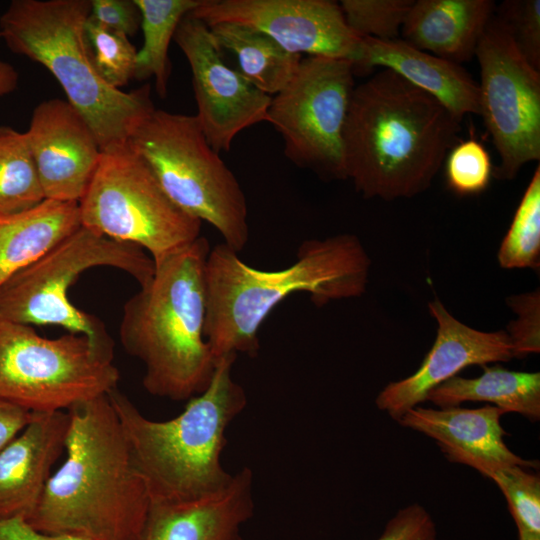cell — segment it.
Instances as JSON below:
<instances>
[{"instance_id": "obj_26", "label": "cell", "mask_w": 540, "mask_h": 540, "mask_svg": "<svg viewBox=\"0 0 540 540\" xmlns=\"http://www.w3.org/2000/svg\"><path fill=\"white\" fill-rule=\"evenodd\" d=\"M45 200L25 133L0 127V214L30 209Z\"/></svg>"}, {"instance_id": "obj_12", "label": "cell", "mask_w": 540, "mask_h": 540, "mask_svg": "<svg viewBox=\"0 0 540 540\" xmlns=\"http://www.w3.org/2000/svg\"><path fill=\"white\" fill-rule=\"evenodd\" d=\"M475 57L479 115L500 158L493 176L512 180L526 163L540 158V71L521 56L494 15Z\"/></svg>"}, {"instance_id": "obj_4", "label": "cell", "mask_w": 540, "mask_h": 540, "mask_svg": "<svg viewBox=\"0 0 540 540\" xmlns=\"http://www.w3.org/2000/svg\"><path fill=\"white\" fill-rule=\"evenodd\" d=\"M210 249L200 236L154 260L152 278L124 304L120 342L143 363L142 384L151 395L189 400L212 378L217 361L204 336Z\"/></svg>"}, {"instance_id": "obj_24", "label": "cell", "mask_w": 540, "mask_h": 540, "mask_svg": "<svg viewBox=\"0 0 540 540\" xmlns=\"http://www.w3.org/2000/svg\"><path fill=\"white\" fill-rule=\"evenodd\" d=\"M208 27L218 46L235 56L241 76L269 96L289 83L302 59L256 29L234 23Z\"/></svg>"}, {"instance_id": "obj_18", "label": "cell", "mask_w": 540, "mask_h": 540, "mask_svg": "<svg viewBox=\"0 0 540 540\" xmlns=\"http://www.w3.org/2000/svg\"><path fill=\"white\" fill-rule=\"evenodd\" d=\"M69 422L67 410L33 412L27 426L0 451V520L32 515L65 450Z\"/></svg>"}, {"instance_id": "obj_33", "label": "cell", "mask_w": 540, "mask_h": 540, "mask_svg": "<svg viewBox=\"0 0 540 540\" xmlns=\"http://www.w3.org/2000/svg\"><path fill=\"white\" fill-rule=\"evenodd\" d=\"M507 304L517 314L508 331L513 358H524L540 350V294L539 290L510 296Z\"/></svg>"}, {"instance_id": "obj_29", "label": "cell", "mask_w": 540, "mask_h": 540, "mask_svg": "<svg viewBox=\"0 0 540 540\" xmlns=\"http://www.w3.org/2000/svg\"><path fill=\"white\" fill-rule=\"evenodd\" d=\"M84 35L92 65L105 83L120 89L135 78L137 50L127 37L101 27L89 17Z\"/></svg>"}, {"instance_id": "obj_37", "label": "cell", "mask_w": 540, "mask_h": 540, "mask_svg": "<svg viewBox=\"0 0 540 540\" xmlns=\"http://www.w3.org/2000/svg\"><path fill=\"white\" fill-rule=\"evenodd\" d=\"M0 540H90L83 537L48 534L33 528L25 518L0 520Z\"/></svg>"}, {"instance_id": "obj_23", "label": "cell", "mask_w": 540, "mask_h": 540, "mask_svg": "<svg viewBox=\"0 0 540 540\" xmlns=\"http://www.w3.org/2000/svg\"><path fill=\"white\" fill-rule=\"evenodd\" d=\"M426 400L439 408L488 402L505 413H518L536 422L540 419V373L485 365L480 376H454L431 390Z\"/></svg>"}, {"instance_id": "obj_14", "label": "cell", "mask_w": 540, "mask_h": 540, "mask_svg": "<svg viewBox=\"0 0 540 540\" xmlns=\"http://www.w3.org/2000/svg\"><path fill=\"white\" fill-rule=\"evenodd\" d=\"M207 26L234 23L261 31L294 54L357 62L362 37L329 0H205L190 13Z\"/></svg>"}, {"instance_id": "obj_31", "label": "cell", "mask_w": 540, "mask_h": 540, "mask_svg": "<svg viewBox=\"0 0 540 540\" xmlns=\"http://www.w3.org/2000/svg\"><path fill=\"white\" fill-rule=\"evenodd\" d=\"M445 176L448 187L456 194H479L493 176L491 157L476 139L457 142L445 158Z\"/></svg>"}, {"instance_id": "obj_28", "label": "cell", "mask_w": 540, "mask_h": 540, "mask_svg": "<svg viewBox=\"0 0 540 540\" xmlns=\"http://www.w3.org/2000/svg\"><path fill=\"white\" fill-rule=\"evenodd\" d=\"M519 465H509L488 477L499 487L515 521L519 540H540V477Z\"/></svg>"}, {"instance_id": "obj_2", "label": "cell", "mask_w": 540, "mask_h": 540, "mask_svg": "<svg viewBox=\"0 0 540 540\" xmlns=\"http://www.w3.org/2000/svg\"><path fill=\"white\" fill-rule=\"evenodd\" d=\"M67 412L66 458L26 521L48 534L135 540L150 497L108 393Z\"/></svg>"}, {"instance_id": "obj_10", "label": "cell", "mask_w": 540, "mask_h": 540, "mask_svg": "<svg viewBox=\"0 0 540 540\" xmlns=\"http://www.w3.org/2000/svg\"><path fill=\"white\" fill-rule=\"evenodd\" d=\"M78 207L81 226L139 246L153 261L201 236L202 222L172 202L127 145L101 152Z\"/></svg>"}, {"instance_id": "obj_11", "label": "cell", "mask_w": 540, "mask_h": 540, "mask_svg": "<svg viewBox=\"0 0 540 540\" xmlns=\"http://www.w3.org/2000/svg\"><path fill=\"white\" fill-rule=\"evenodd\" d=\"M354 74L348 60L308 56L271 99L269 123L295 165L324 178L346 179L342 137Z\"/></svg>"}, {"instance_id": "obj_36", "label": "cell", "mask_w": 540, "mask_h": 540, "mask_svg": "<svg viewBox=\"0 0 540 540\" xmlns=\"http://www.w3.org/2000/svg\"><path fill=\"white\" fill-rule=\"evenodd\" d=\"M33 412L0 398V451L30 422Z\"/></svg>"}, {"instance_id": "obj_6", "label": "cell", "mask_w": 540, "mask_h": 540, "mask_svg": "<svg viewBox=\"0 0 540 540\" xmlns=\"http://www.w3.org/2000/svg\"><path fill=\"white\" fill-rule=\"evenodd\" d=\"M90 9L91 0H13L0 17V33L12 52L50 71L101 152H109L125 147L155 107L150 85L123 92L95 71L84 35Z\"/></svg>"}, {"instance_id": "obj_27", "label": "cell", "mask_w": 540, "mask_h": 540, "mask_svg": "<svg viewBox=\"0 0 540 540\" xmlns=\"http://www.w3.org/2000/svg\"><path fill=\"white\" fill-rule=\"evenodd\" d=\"M504 269H539L540 266V166L538 165L515 211L498 250Z\"/></svg>"}, {"instance_id": "obj_3", "label": "cell", "mask_w": 540, "mask_h": 540, "mask_svg": "<svg viewBox=\"0 0 540 540\" xmlns=\"http://www.w3.org/2000/svg\"><path fill=\"white\" fill-rule=\"evenodd\" d=\"M369 267L368 254L351 234L304 241L296 262L280 270L251 267L225 243L217 244L205 264L204 336L213 357H255L260 326L292 294L308 293L317 306L361 296Z\"/></svg>"}, {"instance_id": "obj_21", "label": "cell", "mask_w": 540, "mask_h": 540, "mask_svg": "<svg viewBox=\"0 0 540 540\" xmlns=\"http://www.w3.org/2000/svg\"><path fill=\"white\" fill-rule=\"evenodd\" d=\"M491 0H417L401 29L407 44L453 63L475 56L495 12Z\"/></svg>"}, {"instance_id": "obj_9", "label": "cell", "mask_w": 540, "mask_h": 540, "mask_svg": "<svg viewBox=\"0 0 540 540\" xmlns=\"http://www.w3.org/2000/svg\"><path fill=\"white\" fill-rule=\"evenodd\" d=\"M112 360L84 335L50 339L0 319V398L31 412L68 410L117 388Z\"/></svg>"}, {"instance_id": "obj_30", "label": "cell", "mask_w": 540, "mask_h": 540, "mask_svg": "<svg viewBox=\"0 0 540 540\" xmlns=\"http://www.w3.org/2000/svg\"><path fill=\"white\" fill-rule=\"evenodd\" d=\"M414 0H342L348 26L360 37L399 39Z\"/></svg>"}, {"instance_id": "obj_16", "label": "cell", "mask_w": 540, "mask_h": 540, "mask_svg": "<svg viewBox=\"0 0 540 540\" xmlns=\"http://www.w3.org/2000/svg\"><path fill=\"white\" fill-rule=\"evenodd\" d=\"M25 134L45 199L78 203L101 156L82 115L67 100L48 99L34 108Z\"/></svg>"}, {"instance_id": "obj_1", "label": "cell", "mask_w": 540, "mask_h": 540, "mask_svg": "<svg viewBox=\"0 0 540 540\" xmlns=\"http://www.w3.org/2000/svg\"><path fill=\"white\" fill-rule=\"evenodd\" d=\"M461 122L428 93L381 69L350 97L342 137L346 179L366 198L421 194L457 143Z\"/></svg>"}, {"instance_id": "obj_25", "label": "cell", "mask_w": 540, "mask_h": 540, "mask_svg": "<svg viewBox=\"0 0 540 540\" xmlns=\"http://www.w3.org/2000/svg\"><path fill=\"white\" fill-rule=\"evenodd\" d=\"M141 13L144 41L137 51L135 78L154 77L157 94L167 95L168 48L181 20L205 0H134Z\"/></svg>"}, {"instance_id": "obj_19", "label": "cell", "mask_w": 540, "mask_h": 540, "mask_svg": "<svg viewBox=\"0 0 540 540\" xmlns=\"http://www.w3.org/2000/svg\"><path fill=\"white\" fill-rule=\"evenodd\" d=\"M253 472L243 467L222 490L193 501L150 503L135 540H243L254 515Z\"/></svg>"}, {"instance_id": "obj_38", "label": "cell", "mask_w": 540, "mask_h": 540, "mask_svg": "<svg viewBox=\"0 0 540 540\" xmlns=\"http://www.w3.org/2000/svg\"><path fill=\"white\" fill-rule=\"evenodd\" d=\"M18 84V73L12 65L0 60V97L13 92Z\"/></svg>"}, {"instance_id": "obj_39", "label": "cell", "mask_w": 540, "mask_h": 540, "mask_svg": "<svg viewBox=\"0 0 540 540\" xmlns=\"http://www.w3.org/2000/svg\"><path fill=\"white\" fill-rule=\"evenodd\" d=\"M0 37H1V33H0Z\"/></svg>"}, {"instance_id": "obj_20", "label": "cell", "mask_w": 540, "mask_h": 540, "mask_svg": "<svg viewBox=\"0 0 540 540\" xmlns=\"http://www.w3.org/2000/svg\"><path fill=\"white\" fill-rule=\"evenodd\" d=\"M388 69L428 93L460 120L479 114L478 83L457 63L417 49L402 39L362 38L354 73Z\"/></svg>"}, {"instance_id": "obj_15", "label": "cell", "mask_w": 540, "mask_h": 540, "mask_svg": "<svg viewBox=\"0 0 540 540\" xmlns=\"http://www.w3.org/2000/svg\"><path fill=\"white\" fill-rule=\"evenodd\" d=\"M437 322L433 346L412 375L386 385L375 399L377 408L398 420L426 401L428 393L472 365L507 362L513 358L506 331L484 332L457 320L437 299L429 302Z\"/></svg>"}, {"instance_id": "obj_13", "label": "cell", "mask_w": 540, "mask_h": 540, "mask_svg": "<svg viewBox=\"0 0 540 540\" xmlns=\"http://www.w3.org/2000/svg\"><path fill=\"white\" fill-rule=\"evenodd\" d=\"M173 39L191 68L195 117L217 153L228 152L242 130L260 122L269 123L272 98L224 62L222 49L204 22L187 14Z\"/></svg>"}, {"instance_id": "obj_5", "label": "cell", "mask_w": 540, "mask_h": 540, "mask_svg": "<svg viewBox=\"0 0 540 540\" xmlns=\"http://www.w3.org/2000/svg\"><path fill=\"white\" fill-rule=\"evenodd\" d=\"M236 358H219L205 390L169 420L145 417L117 388L108 393L150 503L193 501L230 483L233 474L222 464L226 430L247 405L244 388L232 376Z\"/></svg>"}, {"instance_id": "obj_35", "label": "cell", "mask_w": 540, "mask_h": 540, "mask_svg": "<svg viewBox=\"0 0 540 540\" xmlns=\"http://www.w3.org/2000/svg\"><path fill=\"white\" fill-rule=\"evenodd\" d=\"M89 19L127 38L141 27V13L134 0H91Z\"/></svg>"}, {"instance_id": "obj_34", "label": "cell", "mask_w": 540, "mask_h": 540, "mask_svg": "<svg viewBox=\"0 0 540 540\" xmlns=\"http://www.w3.org/2000/svg\"><path fill=\"white\" fill-rule=\"evenodd\" d=\"M436 524L419 503H412L396 512L377 540H436Z\"/></svg>"}, {"instance_id": "obj_17", "label": "cell", "mask_w": 540, "mask_h": 540, "mask_svg": "<svg viewBox=\"0 0 540 540\" xmlns=\"http://www.w3.org/2000/svg\"><path fill=\"white\" fill-rule=\"evenodd\" d=\"M504 414L490 405L475 409L416 406L397 422L433 439L450 462L469 466L487 478L509 465L535 469L537 461L516 455L505 443L506 432L500 423Z\"/></svg>"}, {"instance_id": "obj_8", "label": "cell", "mask_w": 540, "mask_h": 540, "mask_svg": "<svg viewBox=\"0 0 540 540\" xmlns=\"http://www.w3.org/2000/svg\"><path fill=\"white\" fill-rule=\"evenodd\" d=\"M101 266L126 272L140 286L152 278L155 268L141 247L80 226L0 286V319L63 327L86 336L98 350L113 357V340L103 323L77 308L68 297L82 273Z\"/></svg>"}, {"instance_id": "obj_32", "label": "cell", "mask_w": 540, "mask_h": 540, "mask_svg": "<svg viewBox=\"0 0 540 540\" xmlns=\"http://www.w3.org/2000/svg\"><path fill=\"white\" fill-rule=\"evenodd\" d=\"M494 16L526 62L540 71V1L506 0L495 7Z\"/></svg>"}, {"instance_id": "obj_7", "label": "cell", "mask_w": 540, "mask_h": 540, "mask_svg": "<svg viewBox=\"0 0 540 540\" xmlns=\"http://www.w3.org/2000/svg\"><path fill=\"white\" fill-rule=\"evenodd\" d=\"M126 145L146 163L181 210L211 224L234 251L247 245L246 196L235 175L207 142L195 115L155 108Z\"/></svg>"}, {"instance_id": "obj_22", "label": "cell", "mask_w": 540, "mask_h": 540, "mask_svg": "<svg viewBox=\"0 0 540 540\" xmlns=\"http://www.w3.org/2000/svg\"><path fill=\"white\" fill-rule=\"evenodd\" d=\"M81 226L78 203L45 199L11 214H0V286Z\"/></svg>"}]
</instances>
